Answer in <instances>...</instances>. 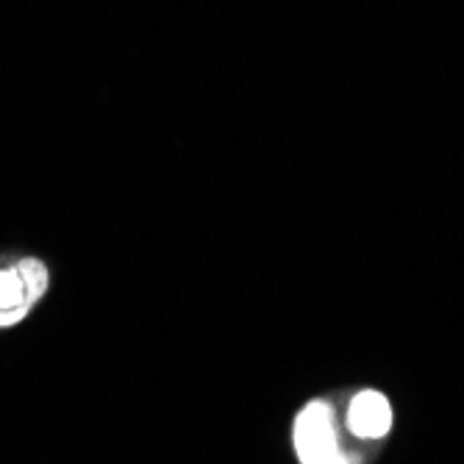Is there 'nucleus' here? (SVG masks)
<instances>
[{
	"instance_id": "nucleus-3",
	"label": "nucleus",
	"mask_w": 464,
	"mask_h": 464,
	"mask_svg": "<svg viewBox=\"0 0 464 464\" xmlns=\"http://www.w3.org/2000/svg\"><path fill=\"white\" fill-rule=\"evenodd\" d=\"M348 426L353 434L364 437V440H378L384 437L392 426V406L384 395L378 392H359L351 401L348 409Z\"/></svg>"
},
{
	"instance_id": "nucleus-2",
	"label": "nucleus",
	"mask_w": 464,
	"mask_h": 464,
	"mask_svg": "<svg viewBox=\"0 0 464 464\" xmlns=\"http://www.w3.org/2000/svg\"><path fill=\"white\" fill-rule=\"evenodd\" d=\"M295 450L301 464H345L340 440H336L334 414L325 403L314 401L304 406L295 420Z\"/></svg>"
},
{
	"instance_id": "nucleus-1",
	"label": "nucleus",
	"mask_w": 464,
	"mask_h": 464,
	"mask_svg": "<svg viewBox=\"0 0 464 464\" xmlns=\"http://www.w3.org/2000/svg\"><path fill=\"white\" fill-rule=\"evenodd\" d=\"M51 273L42 259L25 256L9 267H0V328L23 323L48 292Z\"/></svg>"
}]
</instances>
